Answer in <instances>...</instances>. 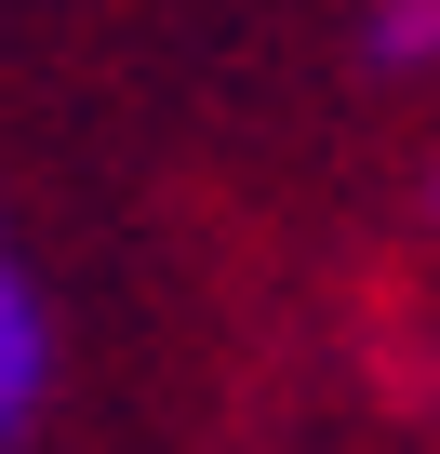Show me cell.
I'll return each instance as SVG.
<instances>
[{
	"label": "cell",
	"instance_id": "1",
	"mask_svg": "<svg viewBox=\"0 0 440 454\" xmlns=\"http://www.w3.org/2000/svg\"><path fill=\"white\" fill-rule=\"evenodd\" d=\"M41 401H54V294H41V268H0V427H41Z\"/></svg>",
	"mask_w": 440,
	"mask_h": 454
},
{
	"label": "cell",
	"instance_id": "2",
	"mask_svg": "<svg viewBox=\"0 0 440 454\" xmlns=\"http://www.w3.org/2000/svg\"><path fill=\"white\" fill-rule=\"evenodd\" d=\"M374 54L387 67H440V0H387V14H374Z\"/></svg>",
	"mask_w": 440,
	"mask_h": 454
}]
</instances>
